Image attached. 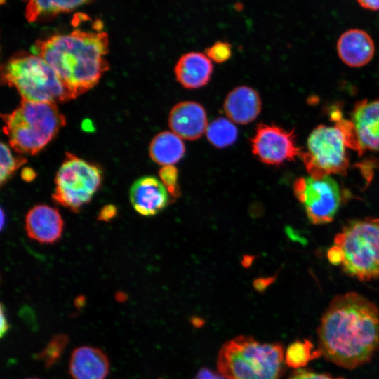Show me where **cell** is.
<instances>
[{"label":"cell","mask_w":379,"mask_h":379,"mask_svg":"<svg viewBox=\"0 0 379 379\" xmlns=\"http://www.w3.org/2000/svg\"><path fill=\"white\" fill-rule=\"evenodd\" d=\"M293 191L311 223L322 225L333 220L342 197L337 182L331 175L299 178L293 184Z\"/></svg>","instance_id":"9c48e42d"},{"label":"cell","mask_w":379,"mask_h":379,"mask_svg":"<svg viewBox=\"0 0 379 379\" xmlns=\"http://www.w3.org/2000/svg\"><path fill=\"white\" fill-rule=\"evenodd\" d=\"M194 379H226V378L218 372L215 373L208 368H202L197 373Z\"/></svg>","instance_id":"f1b7e54d"},{"label":"cell","mask_w":379,"mask_h":379,"mask_svg":"<svg viewBox=\"0 0 379 379\" xmlns=\"http://www.w3.org/2000/svg\"><path fill=\"white\" fill-rule=\"evenodd\" d=\"M178 81L185 88H198L210 80L213 65L206 55L199 52H190L182 55L175 69Z\"/></svg>","instance_id":"ac0fdd59"},{"label":"cell","mask_w":379,"mask_h":379,"mask_svg":"<svg viewBox=\"0 0 379 379\" xmlns=\"http://www.w3.org/2000/svg\"><path fill=\"white\" fill-rule=\"evenodd\" d=\"M352 125L360 153L379 151V99L357 102L352 114Z\"/></svg>","instance_id":"8fae6325"},{"label":"cell","mask_w":379,"mask_h":379,"mask_svg":"<svg viewBox=\"0 0 379 379\" xmlns=\"http://www.w3.org/2000/svg\"><path fill=\"white\" fill-rule=\"evenodd\" d=\"M357 1L366 9L372 11L379 10V0H357Z\"/></svg>","instance_id":"4dcf8cb0"},{"label":"cell","mask_w":379,"mask_h":379,"mask_svg":"<svg viewBox=\"0 0 379 379\" xmlns=\"http://www.w3.org/2000/svg\"><path fill=\"white\" fill-rule=\"evenodd\" d=\"M284 359L281 344L239 335L220 347L217 369L226 379H280Z\"/></svg>","instance_id":"3957f363"},{"label":"cell","mask_w":379,"mask_h":379,"mask_svg":"<svg viewBox=\"0 0 379 379\" xmlns=\"http://www.w3.org/2000/svg\"><path fill=\"white\" fill-rule=\"evenodd\" d=\"M206 55L215 62H224L230 58L232 48L227 42L217 41L206 50Z\"/></svg>","instance_id":"cb8c5ba5"},{"label":"cell","mask_w":379,"mask_h":379,"mask_svg":"<svg viewBox=\"0 0 379 379\" xmlns=\"http://www.w3.org/2000/svg\"><path fill=\"white\" fill-rule=\"evenodd\" d=\"M348 147L359 150L352 121L338 119L335 126H317L308 137L307 151L301 154L310 176L345 175L349 166Z\"/></svg>","instance_id":"8992f818"},{"label":"cell","mask_w":379,"mask_h":379,"mask_svg":"<svg viewBox=\"0 0 379 379\" xmlns=\"http://www.w3.org/2000/svg\"><path fill=\"white\" fill-rule=\"evenodd\" d=\"M262 102L258 92L245 86L231 91L224 102V111L232 121L246 124L253 121L260 114Z\"/></svg>","instance_id":"e0dca14e"},{"label":"cell","mask_w":379,"mask_h":379,"mask_svg":"<svg viewBox=\"0 0 379 379\" xmlns=\"http://www.w3.org/2000/svg\"><path fill=\"white\" fill-rule=\"evenodd\" d=\"M8 328V324L7 321L6 316L4 313V305L1 307V336L6 332Z\"/></svg>","instance_id":"d6a6232c"},{"label":"cell","mask_w":379,"mask_h":379,"mask_svg":"<svg viewBox=\"0 0 379 379\" xmlns=\"http://www.w3.org/2000/svg\"><path fill=\"white\" fill-rule=\"evenodd\" d=\"M27 162L23 157H16L11 152L8 146L1 143L0 182L4 183L12 174Z\"/></svg>","instance_id":"603a6c76"},{"label":"cell","mask_w":379,"mask_h":379,"mask_svg":"<svg viewBox=\"0 0 379 379\" xmlns=\"http://www.w3.org/2000/svg\"><path fill=\"white\" fill-rule=\"evenodd\" d=\"M207 123L204 107L194 102L178 103L169 113V126L181 138L191 140L198 139L206 131Z\"/></svg>","instance_id":"5bb4252c"},{"label":"cell","mask_w":379,"mask_h":379,"mask_svg":"<svg viewBox=\"0 0 379 379\" xmlns=\"http://www.w3.org/2000/svg\"><path fill=\"white\" fill-rule=\"evenodd\" d=\"M327 258L329 262L333 265H341L343 255L340 248L333 245L327 253Z\"/></svg>","instance_id":"83f0119b"},{"label":"cell","mask_w":379,"mask_h":379,"mask_svg":"<svg viewBox=\"0 0 379 379\" xmlns=\"http://www.w3.org/2000/svg\"><path fill=\"white\" fill-rule=\"evenodd\" d=\"M130 201L140 215L151 216L162 211L168 204L166 187L153 176L138 178L130 190Z\"/></svg>","instance_id":"4fadbf2b"},{"label":"cell","mask_w":379,"mask_h":379,"mask_svg":"<svg viewBox=\"0 0 379 379\" xmlns=\"http://www.w3.org/2000/svg\"><path fill=\"white\" fill-rule=\"evenodd\" d=\"M108 49L106 32L75 29L36 41L32 53L50 65L76 98L94 87L109 69Z\"/></svg>","instance_id":"7a4b0ae2"},{"label":"cell","mask_w":379,"mask_h":379,"mask_svg":"<svg viewBox=\"0 0 379 379\" xmlns=\"http://www.w3.org/2000/svg\"><path fill=\"white\" fill-rule=\"evenodd\" d=\"M251 144L253 154L267 164L279 165L302 153L296 145L293 131L275 125L258 124Z\"/></svg>","instance_id":"30bf717a"},{"label":"cell","mask_w":379,"mask_h":379,"mask_svg":"<svg viewBox=\"0 0 379 379\" xmlns=\"http://www.w3.org/2000/svg\"><path fill=\"white\" fill-rule=\"evenodd\" d=\"M342 251L343 271L361 281L379 278V218L347 222L334 238Z\"/></svg>","instance_id":"52a82bcc"},{"label":"cell","mask_w":379,"mask_h":379,"mask_svg":"<svg viewBox=\"0 0 379 379\" xmlns=\"http://www.w3.org/2000/svg\"><path fill=\"white\" fill-rule=\"evenodd\" d=\"M274 277H268L264 279H258L254 281L255 288L261 291L265 290L270 284L273 283Z\"/></svg>","instance_id":"f546056e"},{"label":"cell","mask_w":379,"mask_h":379,"mask_svg":"<svg viewBox=\"0 0 379 379\" xmlns=\"http://www.w3.org/2000/svg\"><path fill=\"white\" fill-rule=\"evenodd\" d=\"M1 81L15 88L23 100L58 103L74 99L50 65L32 53L12 56L1 65Z\"/></svg>","instance_id":"5b68a950"},{"label":"cell","mask_w":379,"mask_h":379,"mask_svg":"<svg viewBox=\"0 0 379 379\" xmlns=\"http://www.w3.org/2000/svg\"><path fill=\"white\" fill-rule=\"evenodd\" d=\"M69 371L73 379H105L109 372V361L100 349L80 346L71 354Z\"/></svg>","instance_id":"9a60e30c"},{"label":"cell","mask_w":379,"mask_h":379,"mask_svg":"<svg viewBox=\"0 0 379 379\" xmlns=\"http://www.w3.org/2000/svg\"><path fill=\"white\" fill-rule=\"evenodd\" d=\"M321 356L352 369L368 362L379 347V310L356 292L335 296L317 329Z\"/></svg>","instance_id":"6da1fadb"},{"label":"cell","mask_w":379,"mask_h":379,"mask_svg":"<svg viewBox=\"0 0 379 379\" xmlns=\"http://www.w3.org/2000/svg\"><path fill=\"white\" fill-rule=\"evenodd\" d=\"M22 178L26 181V182H31L32 181L35 177L36 173L34 170L29 168H25L23 169L22 172Z\"/></svg>","instance_id":"1f68e13d"},{"label":"cell","mask_w":379,"mask_h":379,"mask_svg":"<svg viewBox=\"0 0 379 379\" xmlns=\"http://www.w3.org/2000/svg\"><path fill=\"white\" fill-rule=\"evenodd\" d=\"M117 215V208L114 205L107 204L104 206L99 212L98 220L108 222Z\"/></svg>","instance_id":"4316f807"},{"label":"cell","mask_w":379,"mask_h":379,"mask_svg":"<svg viewBox=\"0 0 379 379\" xmlns=\"http://www.w3.org/2000/svg\"><path fill=\"white\" fill-rule=\"evenodd\" d=\"M56 104L22 99L12 112L2 114L3 131L15 151L34 155L52 140L66 124Z\"/></svg>","instance_id":"277c9868"},{"label":"cell","mask_w":379,"mask_h":379,"mask_svg":"<svg viewBox=\"0 0 379 379\" xmlns=\"http://www.w3.org/2000/svg\"><path fill=\"white\" fill-rule=\"evenodd\" d=\"M185 150L181 138L170 131L157 134L149 145L151 159L163 166L177 163L183 157Z\"/></svg>","instance_id":"d6986e66"},{"label":"cell","mask_w":379,"mask_h":379,"mask_svg":"<svg viewBox=\"0 0 379 379\" xmlns=\"http://www.w3.org/2000/svg\"><path fill=\"white\" fill-rule=\"evenodd\" d=\"M93 0H23L26 19L34 22L71 12Z\"/></svg>","instance_id":"ffe728a7"},{"label":"cell","mask_w":379,"mask_h":379,"mask_svg":"<svg viewBox=\"0 0 379 379\" xmlns=\"http://www.w3.org/2000/svg\"><path fill=\"white\" fill-rule=\"evenodd\" d=\"M337 52L343 63L351 67L368 64L375 53L371 36L365 31L352 29L343 32L337 41Z\"/></svg>","instance_id":"2e32d148"},{"label":"cell","mask_w":379,"mask_h":379,"mask_svg":"<svg viewBox=\"0 0 379 379\" xmlns=\"http://www.w3.org/2000/svg\"><path fill=\"white\" fill-rule=\"evenodd\" d=\"M161 180L173 196H176L179 193V189L177 183L178 171L173 165L164 166L159 171Z\"/></svg>","instance_id":"d4e9b609"},{"label":"cell","mask_w":379,"mask_h":379,"mask_svg":"<svg viewBox=\"0 0 379 379\" xmlns=\"http://www.w3.org/2000/svg\"><path fill=\"white\" fill-rule=\"evenodd\" d=\"M25 379H39V378H25Z\"/></svg>","instance_id":"836d02e7"},{"label":"cell","mask_w":379,"mask_h":379,"mask_svg":"<svg viewBox=\"0 0 379 379\" xmlns=\"http://www.w3.org/2000/svg\"><path fill=\"white\" fill-rule=\"evenodd\" d=\"M100 169L71 153H66L55 178L54 202L75 212L88 204L102 182Z\"/></svg>","instance_id":"ba28073f"},{"label":"cell","mask_w":379,"mask_h":379,"mask_svg":"<svg viewBox=\"0 0 379 379\" xmlns=\"http://www.w3.org/2000/svg\"><path fill=\"white\" fill-rule=\"evenodd\" d=\"M321 356L318 349L313 350V345L308 340H298L291 343L285 353V362L288 366L300 368L312 359Z\"/></svg>","instance_id":"7402d4cb"},{"label":"cell","mask_w":379,"mask_h":379,"mask_svg":"<svg viewBox=\"0 0 379 379\" xmlns=\"http://www.w3.org/2000/svg\"><path fill=\"white\" fill-rule=\"evenodd\" d=\"M288 379H344L339 377H333L328 374L312 372L309 370L297 369Z\"/></svg>","instance_id":"484cf974"},{"label":"cell","mask_w":379,"mask_h":379,"mask_svg":"<svg viewBox=\"0 0 379 379\" xmlns=\"http://www.w3.org/2000/svg\"><path fill=\"white\" fill-rule=\"evenodd\" d=\"M206 133L208 141L218 148L232 145L237 137V129L234 124L222 117L215 119L208 125Z\"/></svg>","instance_id":"44dd1931"},{"label":"cell","mask_w":379,"mask_h":379,"mask_svg":"<svg viewBox=\"0 0 379 379\" xmlns=\"http://www.w3.org/2000/svg\"><path fill=\"white\" fill-rule=\"evenodd\" d=\"M25 226L29 238L41 244H53L62 236L64 222L57 208L38 204L27 212Z\"/></svg>","instance_id":"7c38bea8"}]
</instances>
